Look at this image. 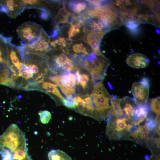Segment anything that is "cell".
I'll list each match as a JSON object with an SVG mask.
<instances>
[{
    "mask_svg": "<svg viewBox=\"0 0 160 160\" xmlns=\"http://www.w3.org/2000/svg\"><path fill=\"white\" fill-rule=\"evenodd\" d=\"M108 118L106 133L111 140L129 139L137 126L133 119L125 115L117 117L111 115Z\"/></svg>",
    "mask_w": 160,
    "mask_h": 160,
    "instance_id": "6da1fadb",
    "label": "cell"
},
{
    "mask_svg": "<svg viewBox=\"0 0 160 160\" xmlns=\"http://www.w3.org/2000/svg\"><path fill=\"white\" fill-rule=\"evenodd\" d=\"M91 97L93 102L98 117L101 121L111 115L110 100L111 96L104 87L102 81L94 84Z\"/></svg>",
    "mask_w": 160,
    "mask_h": 160,
    "instance_id": "7a4b0ae2",
    "label": "cell"
},
{
    "mask_svg": "<svg viewBox=\"0 0 160 160\" xmlns=\"http://www.w3.org/2000/svg\"><path fill=\"white\" fill-rule=\"evenodd\" d=\"M26 143L25 135L14 124H11L0 135V148L8 150L12 155L16 150Z\"/></svg>",
    "mask_w": 160,
    "mask_h": 160,
    "instance_id": "3957f363",
    "label": "cell"
},
{
    "mask_svg": "<svg viewBox=\"0 0 160 160\" xmlns=\"http://www.w3.org/2000/svg\"><path fill=\"white\" fill-rule=\"evenodd\" d=\"M50 38L43 29L38 37L32 41L24 44L25 55H44L51 51L52 48L50 45Z\"/></svg>",
    "mask_w": 160,
    "mask_h": 160,
    "instance_id": "277c9868",
    "label": "cell"
},
{
    "mask_svg": "<svg viewBox=\"0 0 160 160\" xmlns=\"http://www.w3.org/2000/svg\"><path fill=\"white\" fill-rule=\"evenodd\" d=\"M42 29L40 25L28 21L19 26L17 29V32L18 36L25 44L38 38Z\"/></svg>",
    "mask_w": 160,
    "mask_h": 160,
    "instance_id": "5b68a950",
    "label": "cell"
},
{
    "mask_svg": "<svg viewBox=\"0 0 160 160\" xmlns=\"http://www.w3.org/2000/svg\"><path fill=\"white\" fill-rule=\"evenodd\" d=\"M149 81L144 77L140 81L135 82L132 87L133 99L137 105L146 103L149 94Z\"/></svg>",
    "mask_w": 160,
    "mask_h": 160,
    "instance_id": "8992f818",
    "label": "cell"
},
{
    "mask_svg": "<svg viewBox=\"0 0 160 160\" xmlns=\"http://www.w3.org/2000/svg\"><path fill=\"white\" fill-rule=\"evenodd\" d=\"M25 9L23 0H0V12L11 18H16Z\"/></svg>",
    "mask_w": 160,
    "mask_h": 160,
    "instance_id": "52a82bcc",
    "label": "cell"
},
{
    "mask_svg": "<svg viewBox=\"0 0 160 160\" xmlns=\"http://www.w3.org/2000/svg\"><path fill=\"white\" fill-rule=\"evenodd\" d=\"M126 62L132 68H141L147 67L150 63V60L146 56L142 54L135 53L127 57Z\"/></svg>",
    "mask_w": 160,
    "mask_h": 160,
    "instance_id": "ba28073f",
    "label": "cell"
},
{
    "mask_svg": "<svg viewBox=\"0 0 160 160\" xmlns=\"http://www.w3.org/2000/svg\"><path fill=\"white\" fill-rule=\"evenodd\" d=\"M121 105L125 115L133 119L135 110L137 105L133 99L125 97L121 98Z\"/></svg>",
    "mask_w": 160,
    "mask_h": 160,
    "instance_id": "9c48e42d",
    "label": "cell"
},
{
    "mask_svg": "<svg viewBox=\"0 0 160 160\" xmlns=\"http://www.w3.org/2000/svg\"><path fill=\"white\" fill-rule=\"evenodd\" d=\"M23 1L25 8L38 9L41 11H46L51 14L52 8L49 1L36 0H25Z\"/></svg>",
    "mask_w": 160,
    "mask_h": 160,
    "instance_id": "30bf717a",
    "label": "cell"
},
{
    "mask_svg": "<svg viewBox=\"0 0 160 160\" xmlns=\"http://www.w3.org/2000/svg\"><path fill=\"white\" fill-rule=\"evenodd\" d=\"M76 82L75 75L70 73L66 75L61 76L59 84L58 86L66 95L68 90L75 87Z\"/></svg>",
    "mask_w": 160,
    "mask_h": 160,
    "instance_id": "8fae6325",
    "label": "cell"
},
{
    "mask_svg": "<svg viewBox=\"0 0 160 160\" xmlns=\"http://www.w3.org/2000/svg\"><path fill=\"white\" fill-rule=\"evenodd\" d=\"M150 111V107L146 103L137 105L134 113V121L135 125H139L147 118Z\"/></svg>",
    "mask_w": 160,
    "mask_h": 160,
    "instance_id": "7c38bea8",
    "label": "cell"
},
{
    "mask_svg": "<svg viewBox=\"0 0 160 160\" xmlns=\"http://www.w3.org/2000/svg\"><path fill=\"white\" fill-rule=\"evenodd\" d=\"M121 99L117 98L116 95L111 96L110 103L111 115L117 117L124 116L121 105Z\"/></svg>",
    "mask_w": 160,
    "mask_h": 160,
    "instance_id": "4fadbf2b",
    "label": "cell"
},
{
    "mask_svg": "<svg viewBox=\"0 0 160 160\" xmlns=\"http://www.w3.org/2000/svg\"><path fill=\"white\" fill-rule=\"evenodd\" d=\"M10 39L0 34V64L6 65L8 55L7 42Z\"/></svg>",
    "mask_w": 160,
    "mask_h": 160,
    "instance_id": "5bb4252c",
    "label": "cell"
},
{
    "mask_svg": "<svg viewBox=\"0 0 160 160\" xmlns=\"http://www.w3.org/2000/svg\"><path fill=\"white\" fill-rule=\"evenodd\" d=\"M27 143L16 150L13 153V160H32L28 155Z\"/></svg>",
    "mask_w": 160,
    "mask_h": 160,
    "instance_id": "9a60e30c",
    "label": "cell"
},
{
    "mask_svg": "<svg viewBox=\"0 0 160 160\" xmlns=\"http://www.w3.org/2000/svg\"><path fill=\"white\" fill-rule=\"evenodd\" d=\"M49 160H72L63 151L59 149H52L48 154Z\"/></svg>",
    "mask_w": 160,
    "mask_h": 160,
    "instance_id": "2e32d148",
    "label": "cell"
},
{
    "mask_svg": "<svg viewBox=\"0 0 160 160\" xmlns=\"http://www.w3.org/2000/svg\"><path fill=\"white\" fill-rule=\"evenodd\" d=\"M86 1H75L72 11L76 16L80 17L81 15L89 6L91 4Z\"/></svg>",
    "mask_w": 160,
    "mask_h": 160,
    "instance_id": "e0dca14e",
    "label": "cell"
},
{
    "mask_svg": "<svg viewBox=\"0 0 160 160\" xmlns=\"http://www.w3.org/2000/svg\"><path fill=\"white\" fill-rule=\"evenodd\" d=\"M41 87L47 92L52 93L57 97L62 103L65 100L57 88L56 85L49 82H43Z\"/></svg>",
    "mask_w": 160,
    "mask_h": 160,
    "instance_id": "ac0fdd59",
    "label": "cell"
},
{
    "mask_svg": "<svg viewBox=\"0 0 160 160\" xmlns=\"http://www.w3.org/2000/svg\"><path fill=\"white\" fill-rule=\"evenodd\" d=\"M70 12L68 11L65 6L60 9L56 14L55 20V26L61 23H67V20Z\"/></svg>",
    "mask_w": 160,
    "mask_h": 160,
    "instance_id": "d6986e66",
    "label": "cell"
},
{
    "mask_svg": "<svg viewBox=\"0 0 160 160\" xmlns=\"http://www.w3.org/2000/svg\"><path fill=\"white\" fill-rule=\"evenodd\" d=\"M69 47H71V50L75 54H82V55H88V52L86 47L81 42L75 43L71 41L67 44V46Z\"/></svg>",
    "mask_w": 160,
    "mask_h": 160,
    "instance_id": "ffe728a7",
    "label": "cell"
},
{
    "mask_svg": "<svg viewBox=\"0 0 160 160\" xmlns=\"http://www.w3.org/2000/svg\"><path fill=\"white\" fill-rule=\"evenodd\" d=\"M53 62L56 64L60 68L65 64L71 62L72 60L63 53H62L59 55L55 56L52 58Z\"/></svg>",
    "mask_w": 160,
    "mask_h": 160,
    "instance_id": "44dd1931",
    "label": "cell"
},
{
    "mask_svg": "<svg viewBox=\"0 0 160 160\" xmlns=\"http://www.w3.org/2000/svg\"><path fill=\"white\" fill-rule=\"evenodd\" d=\"M38 114L40 116V121L43 124H48L51 119V113L47 110L40 111Z\"/></svg>",
    "mask_w": 160,
    "mask_h": 160,
    "instance_id": "7402d4cb",
    "label": "cell"
},
{
    "mask_svg": "<svg viewBox=\"0 0 160 160\" xmlns=\"http://www.w3.org/2000/svg\"><path fill=\"white\" fill-rule=\"evenodd\" d=\"M151 105L152 111L157 116L160 115V97L151 99Z\"/></svg>",
    "mask_w": 160,
    "mask_h": 160,
    "instance_id": "603a6c76",
    "label": "cell"
},
{
    "mask_svg": "<svg viewBox=\"0 0 160 160\" xmlns=\"http://www.w3.org/2000/svg\"><path fill=\"white\" fill-rule=\"evenodd\" d=\"M89 80V76L88 74L86 73L80 74L79 79L76 84H79L83 89H84L87 87Z\"/></svg>",
    "mask_w": 160,
    "mask_h": 160,
    "instance_id": "cb8c5ba5",
    "label": "cell"
},
{
    "mask_svg": "<svg viewBox=\"0 0 160 160\" xmlns=\"http://www.w3.org/2000/svg\"><path fill=\"white\" fill-rule=\"evenodd\" d=\"M62 103L64 106L69 108L75 109L76 107V102L72 97H67Z\"/></svg>",
    "mask_w": 160,
    "mask_h": 160,
    "instance_id": "d4e9b609",
    "label": "cell"
},
{
    "mask_svg": "<svg viewBox=\"0 0 160 160\" xmlns=\"http://www.w3.org/2000/svg\"><path fill=\"white\" fill-rule=\"evenodd\" d=\"M1 160H13L12 153L8 150L0 148Z\"/></svg>",
    "mask_w": 160,
    "mask_h": 160,
    "instance_id": "484cf974",
    "label": "cell"
},
{
    "mask_svg": "<svg viewBox=\"0 0 160 160\" xmlns=\"http://www.w3.org/2000/svg\"><path fill=\"white\" fill-rule=\"evenodd\" d=\"M17 75L18 76H22L26 79L32 78L33 76V74L32 72H29L24 70H22L19 71Z\"/></svg>",
    "mask_w": 160,
    "mask_h": 160,
    "instance_id": "4316f807",
    "label": "cell"
},
{
    "mask_svg": "<svg viewBox=\"0 0 160 160\" xmlns=\"http://www.w3.org/2000/svg\"><path fill=\"white\" fill-rule=\"evenodd\" d=\"M76 67L75 66V64L71 61L67 63L62 66V69L64 71H70L73 70Z\"/></svg>",
    "mask_w": 160,
    "mask_h": 160,
    "instance_id": "83f0119b",
    "label": "cell"
},
{
    "mask_svg": "<svg viewBox=\"0 0 160 160\" xmlns=\"http://www.w3.org/2000/svg\"><path fill=\"white\" fill-rule=\"evenodd\" d=\"M26 63L30 68L32 73L36 74L39 72V69L38 66L34 62L30 61L27 62Z\"/></svg>",
    "mask_w": 160,
    "mask_h": 160,
    "instance_id": "f1b7e54d",
    "label": "cell"
},
{
    "mask_svg": "<svg viewBox=\"0 0 160 160\" xmlns=\"http://www.w3.org/2000/svg\"><path fill=\"white\" fill-rule=\"evenodd\" d=\"M39 15V17L41 19L44 20H48L51 16L49 13L44 11H41Z\"/></svg>",
    "mask_w": 160,
    "mask_h": 160,
    "instance_id": "f546056e",
    "label": "cell"
},
{
    "mask_svg": "<svg viewBox=\"0 0 160 160\" xmlns=\"http://www.w3.org/2000/svg\"><path fill=\"white\" fill-rule=\"evenodd\" d=\"M126 25L128 27L131 29L134 28L137 25V24L135 22V21L130 20L127 22Z\"/></svg>",
    "mask_w": 160,
    "mask_h": 160,
    "instance_id": "4dcf8cb0",
    "label": "cell"
},
{
    "mask_svg": "<svg viewBox=\"0 0 160 160\" xmlns=\"http://www.w3.org/2000/svg\"><path fill=\"white\" fill-rule=\"evenodd\" d=\"M44 75L42 73L39 74L35 78L34 80L37 83H42L44 80Z\"/></svg>",
    "mask_w": 160,
    "mask_h": 160,
    "instance_id": "1f68e13d",
    "label": "cell"
},
{
    "mask_svg": "<svg viewBox=\"0 0 160 160\" xmlns=\"http://www.w3.org/2000/svg\"><path fill=\"white\" fill-rule=\"evenodd\" d=\"M144 160H152L150 159L149 158V159H146Z\"/></svg>",
    "mask_w": 160,
    "mask_h": 160,
    "instance_id": "d6a6232c",
    "label": "cell"
}]
</instances>
